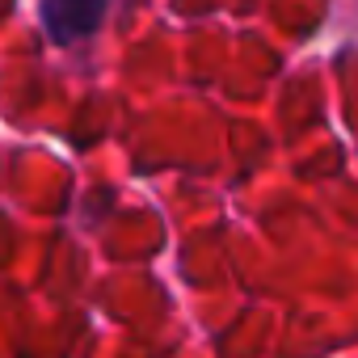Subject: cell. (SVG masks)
Returning a JSON list of instances; mask_svg holds the SVG:
<instances>
[{
	"label": "cell",
	"instance_id": "obj_1",
	"mask_svg": "<svg viewBox=\"0 0 358 358\" xmlns=\"http://www.w3.org/2000/svg\"><path fill=\"white\" fill-rule=\"evenodd\" d=\"M106 9H110V0H43L38 17L55 47H72V43H85L101 26Z\"/></svg>",
	"mask_w": 358,
	"mask_h": 358
}]
</instances>
